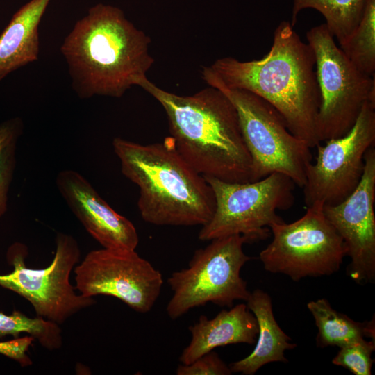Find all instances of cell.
<instances>
[{"instance_id":"cell-19","label":"cell","mask_w":375,"mask_h":375,"mask_svg":"<svg viewBox=\"0 0 375 375\" xmlns=\"http://www.w3.org/2000/svg\"><path fill=\"white\" fill-rule=\"evenodd\" d=\"M365 3V0H293L290 24L294 26L302 10L315 9L324 17L328 30L341 45L358 26Z\"/></svg>"},{"instance_id":"cell-4","label":"cell","mask_w":375,"mask_h":375,"mask_svg":"<svg viewBox=\"0 0 375 375\" xmlns=\"http://www.w3.org/2000/svg\"><path fill=\"white\" fill-rule=\"evenodd\" d=\"M121 172L140 189L141 217L157 226H203L215 209L213 190L204 176L178 152L169 136L142 144L115 138Z\"/></svg>"},{"instance_id":"cell-6","label":"cell","mask_w":375,"mask_h":375,"mask_svg":"<svg viewBox=\"0 0 375 375\" xmlns=\"http://www.w3.org/2000/svg\"><path fill=\"white\" fill-rule=\"evenodd\" d=\"M195 251L188 267L173 272L167 283L173 292L166 311L176 319L191 309L212 303L231 308L250 295L240 271L252 259L243 251L247 239L241 235L215 238Z\"/></svg>"},{"instance_id":"cell-12","label":"cell","mask_w":375,"mask_h":375,"mask_svg":"<svg viewBox=\"0 0 375 375\" xmlns=\"http://www.w3.org/2000/svg\"><path fill=\"white\" fill-rule=\"evenodd\" d=\"M74 273L81 295L114 297L141 313L152 309L163 285L161 273L135 250L91 251Z\"/></svg>"},{"instance_id":"cell-20","label":"cell","mask_w":375,"mask_h":375,"mask_svg":"<svg viewBox=\"0 0 375 375\" xmlns=\"http://www.w3.org/2000/svg\"><path fill=\"white\" fill-rule=\"evenodd\" d=\"M340 48L360 71L374 76L375 0H365L358 26Z\"/></svg>"},{"instance_id":"cell-24","label":"cell","mask_w":375,"mask_h":375,"mask_svg":"<svg viewBox=\"0 0 375 375\" xmlns=\"http://www.w3.org/2000/svg\"><path fill=\"white\" fill-rule=\"evenodd\" d=\"M229 365L211 351L188 365L181 364L176 369V375H230Z\"/></svg>"},{"instance_id":"cell-18","label":"cell","mask_w":375,"mask_h":375,"mask_svg":"<svg viewBox=\"0 0 375 375\" xmlns=\"http://www.w3.org/2000/svg\"><path fill=\"white\" fill-rule=\"evenodd\" d=\"M307 307L312 315L318 328L317 345L320 347H342L365 340H374V322H356L347 315L333 309L326 299L311 301Z\"/></svg>"},{"instance_id":"cell-13","label":"cell","mask_w":375,"mask_h":375,"mask_svg":"<svg viewBox=\"0 0 375 375\" xmlns=\"http://www.w3.org/2000/svg\"><path fill=\"white\" fill-rule=\"evenodd\" d=\"M364 158V172L356 190L342 202L323 206L351 258L347 274L358 284L375 280L374 146L368 149Z\"/></svg>"},{"instance_id":"cell-3","label":"cell","mask_w":375,"mask_h":375,"mask_svg":"<svg viewBox=\"0 0 375 375\" xmlns=\"http://www.w3.org/2000/svg\"><path fill=\"white\" fill-rule=\"evenodd\" d=\"M138 86L162 106L176 150L197 172L226 182H250L251 159L238 115L221 90L209 85L192 95H178L147 77Z\"/></svg>"},{"instance_id":"cell-5","label":"cell","mask_w":375,"mask_h":375,"mask_svg":"<svg viewBox=\"0 0 375 375\" xmlns=\"http://www.w3.org/2000/svg\"><path fill=\"white\" fill-rule=\"evenodd\" d=\"M204 81L221 90L237 110L242 135L251 159L250 182L278 172L303 188L307 167L312 162V148L289 131L280 113L252 92L228 88L214 80Z\"/></svg>"},{"instance_id":"cell-1","label":"cell","mask_w":375,"mask_h":375,"mask_svg":"<svg viewBox=\"0 0 375 375\" xmlns=\"http://www.w3.org/2000/svg\"><path fill=\"white\" fill-rule=\"evenodd\" d=\"M203 80L252 92L269 103L283 117L289 131L310 147L321 143L317 132L320 94L315 57L290 22L282 21L263 58L240 61L224 57L203 67Z\"/></svg>"},{"instance_id":"cell-14","label":"cell","mask_w":375,"mask_h":375,"mask_svg":"<svg viewBox=\"0 0 375 375\" xmlns=\"http://www.w3.org/2000/svg\"><path fill=\"white\" fill-rule=\"evenodd\" d=\"M56 184L70 210L103 248L135 250L139 238L133 223L115 212L83 175L65 169Z\"/></svg>"},{"instance_id":"cell-25","label":"cell","mask_w":375,"mask_h":375,"mask_svg":"<svg viewBox=\"0 0 375 375\" xmlns=\"http://www.w3.org/2000/svg\"><path fill=\"white\" fill-rule=\"evenodd\" d=\"M33 340V337L26 335L8 341H0V354L17 362L22 367L29 366L32 362L28 351Z\"/></svg>"},{"instance_id":"cell-21","label":"cell","mask_w":375,"mask_h":375,"mask_svg":"<svg viewBox=\"0 0 375 375\" xmlns=\"http://www.w3.org/2000/svg\"><path fill=\"white\" fill-rule=\"evenodd\" d=\"M58 325L38 316L28 317L17 310L10 315L0 312V338L7 335L16 338L21 333H27L50 351L58 349L62 344Z\"/></svg>"},{"instance_id":"cell-22","label":"cell","mask_w":375,"mask_h":375,"mask_svg":"<svg viewBox=\"0 0 375 375\" xmlns=\"http://www.w3.org/2000/svg\"><path fill=\"white\" fill-rule=\"evenodd\" d=\"M24 124L17 117L0 124V217L8 210V194L16 167V151Z\"/></svg>"},{"instance_id":"cell-11","label":"cell","mask_w":375,"mask_h":375,"mask_svg":"<svg viewBox=\"0 0 375 375\" xmlns=\"http://www.w3.org/2000/svg\"><path fill=\"white\" fill-rule=\"evenodd\" d=\"M375 142V104H364L344 135L318 144L315 162L307 167L303 187L306 207L338 204L357 188L365 168V154Z\"/></svg>"},{"instance_id":"cell-8","label":"cell","mask_w":375,"mask_h":375,"mask_svg":"<svg viewBox=\"0 0 375 375\" xmlns=\"http://www.w3.org/2000/svg\"><path fill=\"white\" fill-rule=\"evenodd\" d=\"M314 51L320 94L317 132L320 142L347 133L367 102L375 104V78L360 71L337 45L325 23L306 33Z\"/></svg>"},{"instance_id":"cell-17","label":"cell","mask_w":375,"mask_h":375,"mask_svg":"<svg viewBox=\"0 0 375 375\" xmlns=\"http://www.w3.org/2000/svg\"><path fill=\"white\" fill-rule=\"evenodd\" d=\"M51 0H31L12 17L0 35V81L39 57V25Z\"/></svg>"},{"instance_id":"cell-23","label":"cell","mask_w":375,"mask_h":375,"mask_svg":"<svg viewBox=\"0 0 375 375\" xmlns=\"http://www.w3.org/2000/svg\"><path fill=\"white\" fill-rule=\"evenodd\" d=\"M332 360V363L347 368L355 375H370L374 360V340L353 343L342 347Z\"/></svg>"},{"instance_id":"cell-16","label":"cell","mask_w":375,"mask_h":375,"mask_svg":"<svg viewBox=\"0 0 375 375\" xmlns=\"http://www.w3.org/2000/svg\"><path fill=\"white\" fill-rule=\"evenodd\" d=\"M247 308L256 318L258 333L253 351L247 357L229 365L232 373L253 375L266 364L287 362L285 351L296 347L291 338L281 328L275 319L272 299L260 289L250 293Z\"/></svg>"},{"instance_id":"cell-9","label":"cell","mask_w":375,"mask_h":375,"mask_svg":"<svg viewBox=\"0 0 375 375\" xmlns=\"http://www.w3.org/2000/svg\"><path fill=\"white\" fill-rule=\"evenodd\" d=\"M323 206L315 203L292 223L269 226L273 239L259 255L265 270L299 281L329 276L340 269L347 249L326 217Z\"/></svg>"},{"instance_id":"cell-2","label":"cell","mask_w":375,"mask_h":375,"mask_svg":"<svg viewBox=\"0 0 375 375\" xmlns=\"http://www.w3.org/2000/svg\"><path fill=\"white\" fill-rule=\"evenodd\" d=\"M150 43L119 8L99 3L75 23L60 52L79 98H120L147 77L154 62Z\"/></svg>"},{"instance_id":"cell-15","label":"cell","mask_w":375,"mask_h":375,"mask_svg":"<svg viewBox=\"0 0 375 375\" xmlns=\"http://www.w3.org/2000/svg\"><path fill=\"white\" fill-rule=\"evenodd\" d=\"M188 329L191 340L179 358L184 365L192 363L219 347L239 343L253 344L258 333L256 318L244 303L222 310L210 319L201 315Z\"/></svg>"},{"instance_id":"cell-7","label":"cell","mask_w":375,"mask_h":375,"mask_svg":"<svg viewBox=\"0 0 375 375\" xmlns=\"http://www.w3.org/2000/svg\"><path fill=\"white\" fill-rule=\"evenodd\" d=\"M203 176L213 190L215 209L199 233L202 241L231 235H243L248 242L265 240L271 224L284 222L276 210H288L294 203L295 183L281 173L247 183Z\"/></svg>"},{"instance_id":"cell-10","label":"cell","mask_w":375,"mask_h":375,"mask_svg":"<svg viewBox=\"0 0 375 375\" xmlns=\"http://www.w3.org/2000/svg\"><path fill=\"white\" fill-rule=\"evenodd\" d=\"M56 252L50 265L42 269L26 265L28 249L25 244L15 242L6 253L13 270L0 274V286L23 297L33 307L37 316L62 324L73 315L94 303L92 297L77 294L69 281L70 274L78 263L81 250L76 239L58 233Z\"/></svg>"}]
</instances>
